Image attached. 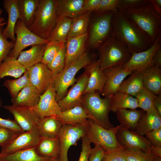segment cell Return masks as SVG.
<instances>
[{"mask_svg": "<svg viewBox=\"0 0 161 161\" xmlns=\"http://www.w3.org/2000/svg\"><path fill=\"white\" fill-rule=\"evenodd\" d=\"M88 37L87 33L67 39L64 70L86 52L85 45Z\"/></svg>", "mask_w": 161, "mask_h": 161, "instance_id": "d6986e66", "label": "cell"}, {"mask_svg": "<svg viewBox=\"0 0 161 161\" xmlns=\"http://www.w3.org/2000/svg\"><path fill=\"white\" fill-rule=\"evenodd\" d=\"M149 0H119L118 10L121 11L134 8L148 2Z\"/></svg>", "mask_w": 161, "mask_h": 161, "instance_id": "f6af8a7d", "label": "cell"}, {"mask_svg": "<svg viewBox=\"0 0 161 161\" xmlns=\"http://www.w3.org/2000/svg\"><path fill=\"white\" fill-rule=\"evenodd\" d=\"M130 75L122 82L118 91L132 96L140 91L144 86L142 71H133Z\"/></svg>", "mask_w": 161, "mask_h": 161, "instance_id": "1f68e13d", "label": "cell"}, {"mask_svg": "<svg viewBox=\"0 0 161 161\" xmlns=\"http://www.w3.org/2000/svg\"><path fill=\"white\" fill-rule=\"evenodd\" d=\"M18 133L8 129L0 128V146L6 145Z\"/></svg>", "mask_w": 161, "mask_h": 161, "instance_id": "681fc988", "label": "cell"}, {"mask_svg": "<svg viewBox=\"0 0 161 161\" xmlns=\"http://www.w3.org/2000/svg\"><path fill=\"white\" fill-rule=\"evenodd\" d=\"M122 11L147 35L153 43L161 33V15L154 9L150 0L137 7Z\"/></svg>", "mask_w": 161, "mask_h": 161, "instance_id": "7a4b0ae2", "label": "cell"}, {"mask_svg": "<svg viewBox=\"0 0 161 161\" xmlns=\"http://www.w3.org/2000/svg\"><path fill=\"white\" fill-rule=\"evenodd\" d=\"M81 151L78 161H89V158L92 148L91 143L85 136L81 138Z\"/></svg>", "mask_w": 161, "mask_h": 161, "instance_id": "bcb514c9", "label": "cell"}, {"mask_svg": "<svg viewBox=\"0 0 161 161\" xmlns=\"http://www.w3.org/2000/svg\"><path fill=\"white\" fill-rule=\"evenodd\" d=\"M57 22L65 18L73 19L85 13L84 0H55Z\"/></svg>", "mask_w": 161, "mask_h": 161, "instance_id": "44dd1931", "label": "cell"}, {"mask_svg": "<svg viewBox=\"0 0 161 161\" xmlns=\"http://www.w3.org/2000/svg\"><path fill=\"white\" fill-rule=\"evenodd\" d=\"M161 128V116L154 107L145 112L137 123L135 131L144 136L148 132Z\"/></svg>", "mask_w": 161, "mask_h": 161, "instance_id": "484cf974", "label": "cell"}, {"mask_svg": "<svg viewBox=\"0 0 161 161\" xmlns=\"http://www.w3.org/2000/svg\"><path fill=\"white\" fill-rule=\"evenodd\" d=\"M0 128L10 130L17 133L24 131L14 120L0 117Z\"/></svg>", "mask_w": 161, "mask_h": 161, "instance_id": "c3c4849f", "label": "cell"}, {"mask_svg": "<svg viewBox=\"0 0 161 161\" xmlns=\"http://www.w3.org/2000/svg\"><path fill=\"white\" fill-rule=\"evenodd\" d=\"M3 12V9L0 8V27L4 26L5 25H6L7 24V21H5V18L1 17Z\"/></svg>", "mask_w": 161, "mask_h": 161, "instance_id": "6f0895ef", "label": "cell"}, {"mask_svg": "<svg viewBox=\"0 0 161 161\" xmlns=\"http://www.w3.org/2000/svg\"><path fill=\"white\" fill-rule=\"evenodd\" d=\"M84 68L89 72V76L83 95L94 91L101 94L106 82V77L104 71L100 69L99 60H94Z\"/></svg>", "mask_w": 161, "mask_h": 161, "instance_id": "ffe728a7", "label": "cell"}, {"mask_svg": "<svg viewBox=\"0 0 161 161\" xmlns=\"http://www.w3.org/2000/svg\"><path fill=\"white\" fill-rule=\"evenodd\" d=\"M116 137L118 143L123 147L151 154L154 146L146 137L136 131L126 129L120 125Z\"/></svg>", "mask_w": 161, "mask_h": 161, "instance_id": "7c38bea8", "label": "cell"}, {"mask_svg": "<svg viewBox=\"0 0 161 161\" xmlns=\"http://www.w3.org/2000/svg\"><path fill=\"white\" fill-rule=\"evenodd\" d=\"M150 1L156 10L161 15V0H150Z\"/></svg>", "mask_w": 161, "mask_h": 161, "instance_id": "9f6ffc18", "label": "cell"}, {"mask_svg": "<svg viewBox=\"0 0 161 161\" xmlns=\"http://www.w3.org/2000/svg\"><path fill=\"white\" fill-rule=\"evenodd\" d=\"M30 83L28 72L26 70L21 76L15 79L6 80L3 85L7 89L13 98L16 97L22 89Z\"/></svg>", "mask_w": 161, "mask_h": 161, "instance_id": "74e56055", "label": "cell"}, {"mask_svg": "<svg viewBox=\"0 0 161 161\" xmlns=\"http://www.w3.org/2000/svg\"><path fill=\"white\" fill-rule=\"evenodd\" d=\"M123 151L127 161H153L155 156L148 152L126 148Z\"/></svg>", "mask_w": 161, "mask_h": 161, "instance_id": "60d3db41", "label": "cell"}, {"mask_svg": "<svg viewBox=\"0 0 161 161\" xmlns=\"http://www.w3.org/2000/svg\"><path fill=\"white\" fill-rule=\"evenodd\" d=\"M26 70V68L17 62L16 58L9 55L0 64V79L8 76L17 78Z\"/></svg>", "mask_w": 161, "mask_h": 161, "instance_id": "d6a6232c", "label": "cell"}, {"mask_svg": "<svg viewBox=\"0 0 161 161\" xmlns=\"http://www.w3.org/2000/svg\"><path fill=\"white\" fill-rule=\"evenodd\" d=\"M51 159L39 155L35 148L0 156V161H49Z\"/></svg>", "mask_w": 161, "mask_h": 161, "instance_id": "e575fe53", "label": "cell"}, {"mask_svg": "<svg viewBox=\"0 0 161 161\" xmlns=\"http://www.w3.org/2000/svg\"><path fill=\"white\" fill-rule=\"evenodd\" d=\"M119 0H101L99 6L94 11L99 13L112 12L116 13L118 10Z\"/></svg>", "mask_w": 161, "mask_h": 161, "instance_id": "ee69618b", "label": "cell"}, {"mask_svg": "<svg viewBox=\"0 0 161 161\" xmlns=\"http://www.w3.org/2000/svg\"><path fill=\"white\" fill-rule=\"evenodd\" d=\"M41 138L37 127L30 130L19 133L6 145L1 147L0 156L35 148Z\"/></svg>", "mask_w": 161, "mask_h": 161, "instance_id": "9c48e42d", "label": "cell"}, {"mask_svg": "<svg viewBox=\"0 0 161 161\" xmlns=\"http://www.w3.org/2000/svg\"><path fill=\"white\" fill-rule=\"evenodd\" d=\"M96 12L91 22L88 39V45L92 49L98 48L111 36L115 13L112 12Z\"/></svg>", "mask_w": 161, "mask_h": 161, "instance_id": "ba28073f", "label": "cell"}, {"mask_svg": "<svg viewBox=\"0 0 161 161\" xmlns=\"http://www.w3.org/2000/svg\"><path fill=\"white\" fill-rule=\"evenodd\" d=\"M1 79H0V80ZM2 106V100L1 99V97H0V107H1Z\"/></svg>", "mask_w": 161, "mask_h": 161, "instance_id": "94428289", "label": "cell"}, {"mask_svg": "<svg viewBox=\"0 0 161 161\" xmlns=\"http://www.w3.org/2000/svg\"><path fill=\"white\" fill-rule=\"evenodd\" d=\"M88 124L75 126L63 124L58 135L60 143L58 157L61 161H68L67 153L69 148L76 145L77 141L86 136Z\"/></svg>", "mask_w": 161, "mask_h": 161, "instance_id": "30bf717a", "label": "cell"}, {"mask_svg": "<svg viewBox=\"0 0 161 161\" xmlns=\"http://www.w3.org/2000/svg\"><path fill=\"white\" fill-rule=\"evenodd\" d=\"M41 95L30 83L22 89L16 97L11 98V102L15 106L32 108L38 104Z\"/></svg>", "mask_w": 161, "mask_h": 161, "instance_id": "603a6c76", "label": "cell"}, {"mask_svg": "<svg viewBox=\"0 0 161 161\" xmlns=\"http://www.w3.org/2000/svg\"><path fill=\"white\" fill-rule=\"evenodd\" d=\"M39 1V0H18L19 19L28 28L33 21Z\"/></svg>", "mask_w": 161, "mask_h": 161, "instance_id": "836d02e7", "label": "cell"}, {"mask_svg": "<svg viewBox=\"0 0 161 161\" xmlns=\"http://www.w3.org/2000/svg\"><path fill=\"white\" fill-rule=\"evenodd\" d=\"M103 71L106 82L101 94L104 97L110 96L117 92L124 79L133 72L124 69L122 66L113 67Z\"/></svg>", "mask_w": 161, "mask_h": 161, "instance_id": "e0dca14e", "label": "cell"}, {"mask_svg": "<svg viewBox=\"0 0 161 161\" xmlns=\"http://www.w3.org/2000/svg\"><path fill=\"white\" fill-rule=\"evenodd\" d=\"M27 70L31 84L42 94L53 81L51 72L47 65L41 62L37 64Z\"/></svg>", "mask_w": 161, "mask_h": 161, "instance_id": "ac0fdd59", "label": "cell"}, {"mask_svg": "<svg viewBox=\"0 0 161 161\" xmlns=\"http://www.w3.org/2000/svg\"><path fill=\"white\" fill-rule=\"evenodd\" d=\"M100 93L94 91L83 94L82 97V106L85 109L89 119L106 129L114 126L110 122V97L101 98Z\"/></svg>", "mask_w": 161, "mask_h": 161, "instance_id": "3957f363", "label": "cell"}, {"mask_svg": "<svg viewBox=\"0 0 161 161\" xmlns=\"http://www.w3.org/2000/svg\"><path fill=\"white\" fill-rule=\"evenodd\" d=\"M92 11H88L72 19L67 39L87 33L90 15Z\"/></svg>", "mask_w": 161, "mask_h": 161, "instance_id": "8d00e7d4", "label": "cell"}, {"mask_svg": "<svg viewBox=\"0 0 161 161\" xmlns=\"http://www.w3.org/2000/svg\"><path fill=\"white\" fill-rule=\"evenodd\" d=\"M72 21V19L65 18L57 22L48 40L59 43H66Z\"/></svg>", "mask_w": 161, "mask_h": 161, "instance_id": "d590c367", "label": "cell"}, {"mask_svg": "<svg viewBox=\"0 0 161 161\" xmlns=\"http://www.w3.org/2000/svg\"></svg>", "mask_w": 161, "mask_h": 161, "instance_id": "6125c7cd", "label": "cell"}, {"mask_svg": "<svg viewBox=\"0 0 161 161\" xmlns=\"http://www.w3.org/2000/svg\"><path fill=\"white\" fill-rule=\"evenodd\" d=\"M3 108L13 115L14 120L24 131L36 127L40 119L36 113L30 108L5 105Z\"/></svg>", "mask_w": 161, "mask_h": 161, "instance_id": "2e32d148", "label": "cell"}, {"mask_svg": "<svg viewBox=\"0 0 161 161\" xmlns=\"http://www.w3.org/2000/svg\"><path fill=\"white\" fill-rule=\"evenodd\" d=\"M14 33L16 35L15 45L9 55L16 59L20 53L27 47L37 44H47L49 41L32 32L20 19L16 22Z\"/></svg>", "mask_w": 161, "mask_h": 161, "instance_id": "8fae6325", "label": "cell"}, {"mask_svg": "<svg viewBox=\"0 0 161 161\" xmlns=\"http://www.w3.org/2000/svg\"><path fill=\"white\" fill-rule=\"evenodd\" d=\"M104 149L100 145H95L92 148L89 161H101L104 154Z\"/></svg>", "mask_w": 161, "mask_h": 161, "instance_id": "816d5d0a", "label": "cell"}, {"mask_svg": "<svg viewBox=\"0 0 161 161\" xmlns=\"http://www.w3.org/2000/svg\"><path fill=\"white\" fill-rule=\"evenodd\" d=\"M153 161H161V157L155 156L153 158Z\"/></svg>", "mask_w": 161, "mask_h": 161, "instance_id": "680465c9", "label": "cell"}, {"mask_svg": "<svg viewBox=\"0 0 161 161\" xmlns=\"http://www.w3.org/2000/svg\"><path fill=\"white\" fill-rule=\"evenodd\" d=\"M63 125L53 116L40 119L37 127L41 137L55 138L58 136Z\"/></svg>", "mask_w": 161, "mask_h": 161, "instance_id": "4dcf8cb0", "label": "cell"}, {"mask_svg": "<svg viewBox=\"0 0 161 161\" xmlns=\"http://www.w3.org/2000/svg\"><path fill=\"white\" fill-rule=\"evenodd\" d=\"M152 65L161 67V47L156 52L152 59Z\"/></svg>", "mask_w": 161, "mask_h": 161, "instance_id": "db71d44e", "label": "cell"}, {"mask_svg": "<svg viewBox=\"0 0 161 161\" xmlns=\"http://www.w3.org/2000/svg\"><path fill=\"white\" fill-rule=\"evenodd\" d=\"M119 127L120 125L110 129H105L88 119L85 136L91 143L100 146L105 152L122 150L126 148L121 145L116 138Z\"/></svg>", "mask_w": 161, "mask_h": 161, "instance_id": "8992f818", "label": "cell"}, {"mask_svg": "<svg viewBox=\"0 0 161 161\" xmlns=\"http://www.w3.org/2000/svg\"><path fill=\"white\" fill-rule=\"evenodd\" d=\"M55 117L63 124L72 126L86 125L89 117L82 105L62 112Z\"/></svg>", "mask_w": 161, "mask_h": 161, "instance_id": "d4e9b609", "label": "cell"}, {"mask_svg": "<svg viewBox=\"0 0 161 161\" xmlns=\"http://www.w3.org/2000/svg\"><path fill=\"white\" fill-rule=\"evenodd\" d=\"M154 107L161 116V95L156 96L154 103Z\"/></svg>", "mask_w": 161, "mask_h": 161, "instance_id": "11a10c76", "label": "cell"}, {"mask_svg": "<svg viewBox=\"0 0 161 161\" xmlns=\"http://www.w3.org/2000/svg\"><path fill=\"white\" fill-rule=\"evenodd\" d=\"M145 135L153 146L161 147V128L149 131Z\"/></svg>", "mask_w": 161, "mask_h": 161, "instance_id": "7dc6e473", "label": "cell"}, {"mask_svg": "<svg viewBox=\"0 0 161 161\" xmlns=\"http://www.w3.org/2000/svg\"><path fill=\"white\" fill-rule=\"evenodd\" d=\"M49 161H61L60 160L59 157L54 158H51Z\"/></svg>", "mask_w": 161, "mask_h": 161, "instance_id": "91938a15", "label": "cell"}, {"mask_svg": "<svg viewBox=\"0 0 161 161\" xmlns=\"http://www.w3.org/2000/svg\"><path fill=\"white\" fill-rule=\"evenodd\" d=\"M60 147L58 136L55 138L41 137L35 149L41 157L54 158L59 157Z\"/></svg>", "mask_w": 161, "mask_h": 161, "instance_id": "83f0119b", "label": "cell"}, {"mask_svg": "<svg viewBox=\"0 0 161 161\" xmlns=\"http://www.w3.org/2000/svg\"><path fill=\"white\" fill-rule=\"evenodd\" d=\"M55 97L56 92L52 81L44 93L41 95L38 104L30 108L36 113L40 119L59 115L62 111Z\"/></svg>", "mask_w": 161, "mask_h": 161, "instance_id": "4fadbf2b", "label": "cell"}, {"mask_svg": "<svg viewBox=\"0 0 161 161\" xmlns=\"http://www.w3.org/2000/svg\"><path fill=\"white\" fill-rule=\"evenodd\" d=\"M47 44L34 45L29 49L22 51L17 58V62L26 70L41 62Z\"/></svg>", "mask_w": 161, "mask_h": 161, "instance_id": "cb8c5ba5", "label": "cell"}, {"mask_svg": "<svg viewBox=\"0 0 161 161\" xmlns=\"http://www.w3.org/2000/svg\"><path fill=\"white\" fill-rule=\"evenodd\" d=\"M66 44L61 43L60 48L57 55L52 62L47 65L52 73L53 78L64 70L66 53Z\"/></svg>", "mask_w": 161, "mask_h": 161, "instance_id": "f35d334b", "label": "cell"}, {"mask_svg": "<svg viewBox=\"0 0 161 161\" xmlns=\"http://www.w3.org/2000/svg\"><path fill=\"white\" fill-rule=\"evenodd\" d=\"M89 76V72L85 69L77 80L76 84L64 97L58 101L62 112L82 105V97L87 86Z\"/></svg>", "mask_w": 161, "mask_h": 161, "instance_id": "9a60e30c", "label": "cell"}, {"mask_svg": "<svg viewBox=\"0 0 161 161\" xmlns=\"http://www.w3.org/2000/svg\"><path fill=\"white\" fill-rule=\"evenodd\" d=\"M142 72L144 87L156 95H161V67L152 66Z\"/></svg>", "mask_w": 161, "mask_h": 161, "instance_id": "4316f807", "label": "cell"}, {"mask_svg": "<svg viewBox=\"0 0 161 161\" xmlns=\"http://www.w3.org/2000/svg\"><path fill=\"white\" fill-rule=\"evenodd\" d=\"M3 3V7L8 14V19L2 34L5 38L15 43L14 29L17 21L20 18L18 0H4Z\"/></svg>", "mask_w": 161, "mask_h": 161, "instance_id": "7402d4cb", "label": "cell"}, {"mask_svg": "<svg viewBox=\"0 0 161 161\" xmlns=\"http://www.w3.org/2000/svg\"><path fill=\"white\" fill-rule=\"evenodd\" d=\"M112 35L125 46L130 52L144 51L153 44L147 35L118 10L112 21Z\"/></svg>", "mask_w": 161, "mask_h": 161, "instance_id": "6da1fadb", "label": "cell"}, {"mask_svg": "<svg viewBox=\"0 0 161 161\" xmlns=\"http://www.w3.org/2000/svg\"><path fill=\"white\" fill-rule=\"evenodd\" d=\"M145 112L142 109H120L117 111L116 113L121 126L135 131L138 122Z\"/></svg>", "mask_w": 161, "mask_h": 161, "instance_id": "f1b7e54d", "label": "cell"}, {"mask_svg": "<svg viewBox=\"0 0 161 161\" xmlns=\"http://www.w3.org/2000/svg\"><path fill=\"white\" fill-rule=\"evenodd\" d=\"M101 70L123 66L131 58L132 54L127 48L111 36L98 48Z\"/></svg>", "mask_w": 161, "mask_h": 161, "instance_id": "277c9868", "label": "cell"}, {"mask_svg": "<svg viewBox=\"0 0 161 161\" xmlns=\"http://www.w3.org/2000/svg\"><path fill=\"white\" fill-rule=\"evenodd\" d=\"M109 97L110 110L114 113L119 109L139 108L137 99L130 95L118 91Z\"/></svg>", "mask_w": 161, "mask_h": 161, "instance_id": "f546056e", "label": "cell"}, {"mask_svg": "<svg viewBox=\"0 0 161 161\" xmlns=\"http://www.w3.org/2000/svg\"><path fill=\"white\" fill-rule=\"evenodd\" d=\"M93 61L89 55L85 52L65 70L55 76L53 78V83L57 102L64 97L68 92L69 87L76 82L75 76L78 72Z\"/></svg>", "mask_w": 161, "mask_h": 161, "instance_id": "52a82bcc", "label": "cell"}, {"mask_svg": "<svg viewBox=\"0 0 161 161\" xmlns=\"http://www.w3.org/2000/svg\"><path fill=\"white\" fill-rule=\"evenodd\" d=\"M56 23L55 0H39L29 29L40 37L48 40Z\"/></svg>", "mask_w": 161, "mask_h": 161, "instance_id": "5b68a950", "label": "cell"}, {"mask_svg": "<svg viewBox=\"0 0 161 161\" xmlns=\"http://www.w3.org/2000/svg\"><path fill=\"white\" fill-rule=\"evenodd\" d=\"M161 47V33L152 45L148 49L132 54L128 61L122 66L126 69L132 71H142L153 66L152 59L157 50Z\"/></svg>", "mask_w": 161, "mask_h": 161, "instance_id": "5bb4252c", "label": "cell"}, {"mask_svg": "<svg viewBox=\"0 0 161 161\" xmlns=\"http://www.w3.org/2000/svg\"><path fill=\"white\" fill-rule=\"evenodd\" d=\"M61 43L49 41L47 44L41 62L47 65L51 63L58 52Z\"/></svg>", "mask_w": 161, "mask_h": 161, "instance_id": "b9f144b4", "label": "cell"}, {"mask_svg": "<svg viewBox=\"0 0 161 161\" xmlns=\"http://www.w3.org/2000/svg\"><path fill=\"white\" fill-rule=\"evenodd\" d=\"M123 151V150L111 152H104L101 161H127Z\"/></svg>", "mask_w": 161, "mask_h": 161, "instance_id": "f907efd6", "label": "cell"}, {"mask_svg": "<svg viewBox=\"0 0 161 161\" xmlns=\"http://www.w3.org/2000/svg\"><path fill=\"white\" fill-rule=\"evenodd\" d=\"M156 95L144 87L134 96L138 101L139 108L146 112L154 107Z\"/></svg>", "mask_w": 161, "mask_h": 161, "instance_id": "ab89813d", "label": "cell"}, {"mask_svg": "<svg viewBox=\"0 0 161 161\" xmlns=\"http://www.w3.org/2000/svg\"><path fill=\"white\" fill-rule=\"evenodd\" d=\"M100 1L101 0H84L83 6L84 12L95 11L99 6Z\"/></svg>", "mask_w": 161, "mask_h": 161, "instance_id": "f5cc1de1", "label": "cell"}, {"mask_svg": "<svg viewBox=\"0 0 161 161\" xmlns=\"http://www.w3.org/2000/svg\"><path fill=\"white\" fill-rule=\"evenodd\" d=\"M4 26L0 27V64L9 55L13 49L15 43L9 41L3 35Z\"/></svg>", "mask_w": 161, "mask_h": 161, "instance_id": "7bdbcfd3", "label": "cell"}]
</instances>
